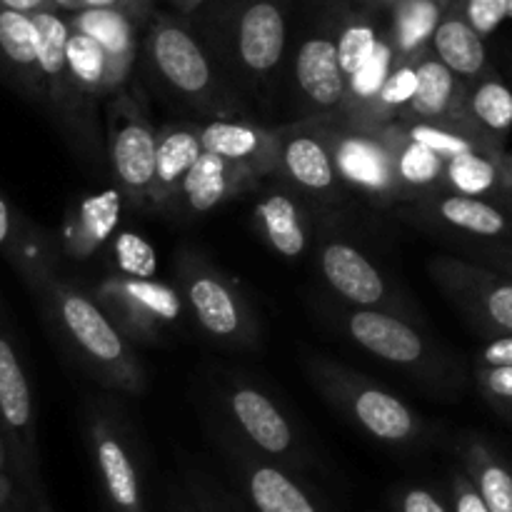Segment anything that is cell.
<instances>
[{
  "mask_svg": "<svg viewBox=\"0 0 512 512\" xmlns=\"http://www.w3.org/2000/svg\"><path fill=\"white\" fill-rule=\"evenodd\" d=\"M283 0H228L200 35L230 90L258 95L275 85L288 58Z\"/></svg>",
  "mask_w": 512,
  "mask_h": 512,
  "instance_id": "obj_1",
  "label": "cell"
},
{
  "mask_svg": "<svg viewBox=\"0 0 512 512\" xmlns=\"http://www.w3.org/2000/svg\"><path fill=\"white\" fill-rule=\"evenodd\" d=\"M143 48L155 80H160L173 98L215 118L233 110V90L223 80L200 35L185 20L153 13Z\"/></svg>",
  "mask_w": 512,
  "mask_h": 512,
  "instance_id": "obj_2",
  "label": "cell"
},
{
  "mask_svg": "<svg viewBox=\"0 0 512 512\" xmlns=\"http://www.w3.org/2000/svg\"><path fill=\"white\" fill-rule=\"evenodd\" d=\"M50 295L60 328L93 370L95 378L105 388L118 393L143 395L145 370L135 355L133 343L105 313L98 298L63 283L50 285Z\"/></svg>",
  "mask_w": 512,
  "mask_h": 512,
  "instance_id": "obj_3",
  "label": "cell"
},
{
  "mask_svg": "<svg viewBox=\"0 0 512 512\" xmlns=\"http://www.w3.org/2000/svg\"><path fill=\"white\" fill-rule=\"evenodd\" d=\"M335 318L350 343L373 355L375 360H383L390 368L405 370L435 388L455 380L450 358L440 353L438 345L423 330H418L413 315L348 305Z\"/></svg>",
  "mask_w": 512,
  "mask_h": 512,
  "instance_id": "obj_4",
  "label": "cell"
},
{
  "mask_svg": "<svg viewBox=\"0 0 512 512\" xmlns=\"http://www.w3.org/2000/svg\"><path fill=\"white\" fill-rule=\"evenodd\" d=\"M305 370L320 395L373 438L383 443H408L418 438L420 418L415 410L375 380L323 355H308Z\"/></svg>",
  "mask_w": 512,
  "mask_h": 512,
  "instance_id": "obj_5",
  "label": "cell"
},
{
  "mask_svg": "<svg viewBox=\"0 0 512 512\" xmlns=\"http://www.w3.org/2000/svg\"><path fill=\"white\" fill-rule=\"evenodd\" d=\"M175 283L203 333L233 348L258 343V320L238 285L203 255L183 250L175 260Z\"/></svg>",
  "mask_w": 512,
  "mask_h": 512,
  "instance_id": "obj_6",
  "label": "cell"
},
{
  "mask_svg": "<svg viewBox=\"0 0 512 512\" xmlns=\"http://www.w3.org/2000/svg\"><path fill=\"white\" fill-rule=\"evenodd\" d=\"M318 120L345 188L355 190L373 205L403 203L385 125L353 123L340 115Z\"/></svg>",
  "mask_w": 512,
  "mask_h": 512,
  "instance_id": "obj_7",
  "label": "cell"
},
{
  "mask_svg": "<svg viewBox=\"0 0 512 512\" xmlns=\"http://www.w3.org/2000/svg\"><path fill=\"white\" fill-rule=\"evenodd\" d=\"M158 130L133 93L120 88L108 100V160L115 188L133 210L150 208Z\"/></svg>",
  "mask_w": 512,
  "mask_h": 512,
  "instance_id": "obj_8",
  "label": "cell"
},
{
  "mask_svg": "<svg viewBox=\"0 0 512 512\" xmlns=\"http://www.w3.org/2000/svg\"><path fill=\"white\" fill-rule=\"evenodd\" d=\"M95 298L130 343H155L188 313L180 290L160 278L110 273Z\"/></svg>",
  "mask_w": 512,
  "mask_h": 512,
  "instance_id": "obj_9",
  "label": "cell"
},
{
  "mask_svg": "<svg viewBox=\"0 0 512 512\" xmlns=\"http://www.w3.org/2000/svg\"><path fill=\"white\" fill-rule=\"evenodd\" d=\"M430 275L443 293L478 325L483 333L512 335V280L488 265L440 255L428 263Z\"/></svg>",
  "mask_w": 512,
  "mask_h": 512,
  "instance_id": "obj_10",
  "label": "cell"
},
{
  "mask_svg": "<svg viewBox=\"0 0 512 512\" xmlns=\"http://www.w3.org/2000/svg\"><path fill=\"white\" fill-rule=\"evenodd\" d=\"M295 193L318 203H335L345 185L318 118L278 128V173Z\"/></svg>",
  "mask_w": 512,
  "mask_h": 512,
  "instance_id": "obj_11",
  "label": "cell"
},
{
  "mask_svg": "<svg viewBox=\"0 0 512 512\" xmlns=\"http://www.w3.org/2000/svg\"><path fill=\"white\" fill-rule=\"evenodd\" d=\"M293 78L308 110L305 118H328L343 113L348 100V80L340 65L335 15L320 20L300 40L293 55Z\"/></svg>",
  "mask_w": 512,
  "mask_h": 512,
  "instance_id": "obj_12",
  "label": "cell"
},
{
  "mask_svg": "<svg viewBox=\"0 0 512 512\" xmlns=\"http://www.w3.org/2000/svg\"><path fill=\"white\" fill-rule=\"evenodd\" d=\"M318 268L335 298L353 308H380L405 313V300L388 275L350 240L328 235L320 240Z\"/></svg>",
  "mask_w": 512,
  "mask_h": 512,
  "instance_id": "obj_13",
  "label": "cell"
},
{
  "mask_svg": "<svg viewBox=\"0 0 512 512\" xmlns=\"http://www.w3.org/2000/svg\"><path fill=\"white\" fill-rule=\"evenodd\" d=\"M223 405L240 433L268 455H288L298 443L295 425L278 400L245 378H230L223 388Z\"/></svg>",
  "mask_w": 512,
  "mask_h": 512,
  "instance_id": "obj_14",
  "label": "cell"
},
{
  "mask_svg": "<svg viewBox=\"0 0 512 512\" xmlns=\"http://www.w3.org/2000/svg\"><path fill=\"white\" fill-rule=\"evenodd\" d=\"M415 68H418V93L405 110L403 120L458 125L475 133L468 115V80L455 75L430 48L415 60Z\"/></svg>",
  "mask_w": 512,
  "mask_h": 512,
  "instance_id": "obj_15",
  "label": "cell"
},
{
  "mask_svg": "<svg viewBox=\"0 0 512 512\" xmlns=\"http://www.w3.org/2000/svg\"><path fill=\"white\" fill-rule=\"evenodd\" d=\"M413 205L420 218L450 233L483 240H500L512 235L510 215L488 198H473V195L438 188L415 200Z\"/></svg>",
  "mask_w": 512,
  "mask_h": 512,
  "instance_id": "obj_16",
  "label": "cell"
},
{
  "mask_svg": "<svg viewBox=\"0 0 512 512\" xmlns=\"http://www.w3.org/2000/svg\"><path fill=\"white\" fill-rule=\"evenodd\" d=\"M255 183L258 175L253 170L205 150L180 188L173 215H185V218L208 215L228 200L248 193Z\"/></svg>",
  "mask_w": 512,
  "mask_h": 512,
  "instance_id": "obj_17",
  "label": "cell"
},
{
  "mask_svg": "<svg viewBox=\"0 0 512 512\" xmlns=\"http://www.w3.org/2000/svg\"><path fill=\"white\" fill-rule=\"evenodd\" d=\"M200 133L205 150L245 165L258 178L278 173V128L223 115L200 125Z\"/></svg>",
  "mask_w": 512,
  "mask_h": 512,
  "instance_id": "obj_18",
  "label": "cell"
},
{
  "mask_svg": "<svg viewBox=\"0 0 512 512\" xmlns=\"http://www.w3.org/2000/svg\"><path fill=\"white\" fill-rule=\"evenodd\" d=\"M205 153L198 123H168L158 130V158H155L150 208L173 215L175 200L185 178Z\"/></svg>",
  "mask_w": 512,
  "mask_h": 512,
  "instance_id": "obj_19",
  "label": "cell"
},
{
  "mask_svg": "<svg viewBox=\"0 0 512 512\" xmlns=\"http://www.w3.org/2000/svg\"><path fill=\"white\" fill-rule=\"evenodd\" d=\"M68 23L70 28L90 35L103 48L105 58H108L110 83L118 93L138 60V33L143 23L118 8H80L75 13H68Z\"/></svg>",
  "mask_w": 512,
  "mask_h": 512,
  "instance_id": "obj_20",
  "label": "cell"
},
{
  "mask_svg": "<svg viewBox=\"0 0 512 512\" xmlns=\"http://www.w3.org/2000/svg\"><path fill=\"white\" fill-rule=\"evenodd\" d=\"M253 223L260 238L285 260L303 258L310 245V213L290 188H270L253 208Z\"/></svg>",
  "mask_w": 512,
  "mask_h": 512,
  "instance_id": "obj_21",
  "label": "cell"
},
{
  "mask_svg": "<svg viewBox=\"0 0 512 512\" xmlns=\"http://www.w3.org/2000/svg\"><path fill=\"white\" fill-rule=\"evenodd\" d=\"M385 133L393 148L395 175H398L403 203H415L423 195L445 188V158L438 150L413 138L403 120L385 123Z\"/></svg>",
  "mask_w": 512,
  "mask_h": 512,
  "instance_id": "obj_22",
  "label": "cell"
},
{
  "mask_svg": "<svg viewBox=\"0 0 512 512\" xmlns=\"http://www.w3.org/2000/svg\"><path fill=\"white\" fill-rule=\"evenodd\" d=\"M453 0H390L383 5L385 33L400 60H418Z\"/></svg>",
  "mask_w": 512,
  "mask_h": 512,
  "instance_id": "obj_23",
  "label": "cell"
},
{
  "mask_svg": "<svg viewBox=\"0 0 512 512\" xmlns=\"http://www.w3.org/2000/svg\"><path fill=\"white\" fill-rule=\"evenodd\" d=\"M125 198L118 188L103 190L78 205V213L68 220L63 235L65 248L73 258H90L95 250L103 248L118 233L120 213Z\"/></svg>",
  "mask_w": 512,
  "mask_h": 512,
  "instance_id": "obj_24",
  "label": "cell"
},
{
  "mask_svg": "<svg viewBox=\"0 0 512 512\" xmlns=\"http://www.w3.org/2000/svg\"><path fill=\"white\" fill-rule=\"evenodd\" d=\"M430 50L463 80H475L488 73V50H485V38L463 18L455 0L445 10L443 20L435 28Z\"/></svg>",
  "mask_w": 512,
  "mask_h": 512,
  "instance_id": "obj_25",
  "label": "cell"
},
{
  "mask_svg": "<svg viewBox=\"0 0 512 512\" xmlns=\"http://www.w3.org/2000/svg\"><path fill=\"white\" fill-rule=\"evenodd\" d=\"M35 28H38V70H40V90L65 110L68 105V38L70 23L68 18L55 8L33 13Z\"/></svg>",
  "mask_w": 512,
  "mask_h": 512,
  "instance_id": "obj_26",
  "label": "cell"
},
{
  "mask_svg": "<svg viewBox=\"0 0 512 512\" xmlns=\"http://www.w3.org/2000/svg\"><path fill=\"white\" fill-rule=\"evenodd\" d=\"M468 115L480 138L505 148L512 133V88L493 68L468 83Z\"/></svg>",
  "mask_w": 512,
  "mask_h": 512,
  "instance_id": "obj_27",
  "label": "cell"
},
{
  "mask_svg": "<svg viewBox=\"0 0 512 512\" xmlns=\"http://www.w3.org/2000/svg\"><path fill=\"white\" fill-rule=\"evenodd\" d=\"M93 440L100 473H103L105 488H108L110 498L125 510L138 508V473H135L133 460H130L123 440H120L118 423H115L113 418H95Z\"/></svg>",
  "mask_w": 512,
  "mask_h": 512,
  "instance_id": "obj_28",
  "label": "cell"
},
{
  "mask_svg": "<svg viewBox=\"0 0 512 512\" xmlns=\"http://www.w3.org/2000/svg\"><path fill=\"white\" fill-rule=\"evenodd\" d=\"M505 148H480L455 155L445 163V188L473 198H500L505 203L503 160Z\"/></svg>",
  "mask_w": 512,
  "mask_h": 512,
  "instance_id": "obj_29",
  "label": "cell"
},
{
  "mask_svg": "<svg viewBox=\"0 0 512 512\" xmlns=\"http://www.w3.org/2000/svg\"><path fill=\"white\" fill-rule=\"evenodd\" d=\"M0 55L18 70L20 78L40 90L38 28L33 15L0 5Z\"/></svg>",
  "mask_w": 512,
  "mask_h": 512,
  "instance_id": "obj_30",
  "label": "cell"
},
{
  "mask_svg": "<svg viewBox=\"0 0 512 512\" xmlns=\"http://www.w3.org/2000/svg\"><path fill=\"white\" fill-rule=\"evenodd\" d=\"M0 415L15 433H23L33 418L28 380H25L13 345L5 338H0Z\"/></svg>",
  "mask_w": 512,
  "mask_h": 512,
  "instance_id": "obj_31",
  "label": "cell"
},
{
  "mask_svg": "<svg viewBox=\"0 0 512 512\" xmlns=\"http://www.w3.org/2000/svg\"><path fill=\"white\" fill-rule=\"evenodd\" d=\"M250 495L260 512H315L303 490L273 465H258L253 470Z\"/></svg>",
  "mask_w": 512,
  "mask_h": 512,
  "instance_id": "obj_32",
  "label": "cell"
},
{
  "mask_svg": "<svg viewBox=\"0 0 512 512\" xmlns=\"http://www.w3.org/2000/svg\"><path fill=\"white\" fill-rule=\"evenodd\" d=\"M415 93H418V68H415V60H400L393 68V73L385 78L383 88H380L378 98H375L363 125H385L393 123V120H403Z\"/></svg>",
  "mask_w": 512,
  "mask_h": 512,
  "instance_id": "obj_33",
  "label": "cell"
},
{
  "mask_svg": "<svg viewBox=\"0 0 512 512\" xmlns=\"http://www.w3.org/2000/svg\"><path fill=\"white\" fill-rule=\"evenodd\" d=\"M470 465L475 470V485L490 512H512V473L490 453L485 445H470Z\"/></svg>",
  "mask_w": 512,
  "mask_h": 512,
  "instance_id": "obj_34",
  "label": "cell"
},
{
  "mask_svg": "<svg viewBox=\"0 0 512 512\" xmlns=\"http://www.w3.org/2000/svg\"><path fill=\"white\" fill-rule=\"evenodd\" d=\"M408 133L413 138L423 140L425 145H430L433 150H438L440 155L448 163L455 155L470 153V150L480 148H495L488 140H483L480 135H475L473 130L458 128V125H440V123H425V120H403Z\"/></svg>",
  "mask_w": 512,
  "mask_h": 512,
  "instance_id": "obj_35",
  "label": "cell"
},
{
  "mask_svg": "<svg viewBox=\"0 0 512 512\" xmlns=\"http://www.w3.org/2000/svg\"><path fill=\"white\" fill-rule=\"evenodd\" d=\"M110 263L113 273L133 275V278H158V253L153 245L138 233L118 230L110 240Z\"/></svg>",
  "mask_w": 512,
  "mask_h": 512,
  "instance_id": "obj_36",
  "label": "cell"
},
{
  "mask_svg": "<svg viewBox=\"0 0 512 512\" xmlns=\"http://www.w3.org/2000/svg\"><path fill=\"white\" fill-rule=\"evenodd\" d=\"M475 385L485 403L512 423V368H493V365H475Z\"/></svg>",
  "mask_w": 512,
  "mask_h": 512,
  "instance_id": "obj_37",
  "label": "cell"
},
{
  "mask_svg": "<svg viewBox=\"0 0 512 512\" xmlns=\"http://www.w3.org/2000/svg\"><path fill=\"white\" fill-rule=\"evenodd\" d=\"M455 5L483 38L493 35L508 20V0H455Z\"/></svg>",
  "mask_w": 512,
  "mask_h": 512,
  "instance_id": "obj_38",
  "label": "cell"
},
{
  "mask_svg": "<svg viewBox=\"0 0 512 512\" xmlns=\"http://www.w3.org/2000/svg\"><path fill=\"white\" fill-rule=\"evenodd\" d=\"M475 365H493V368H512V335L490 338L475 353Z\"/></svg>",
  "mask_w": 512,
  "mask_h": 512,
  "instance_id": "obj_39",
  "label": "cell"
},
{
  "mask_svg": "<svg viewBox=\"0 0 512 512\" xmlns=\"http://www.w3.org/2000/svg\"><path fill=\"white\" fill-rule=\"evenodd\" d=\"M83 5L85 8H118L123 13L133 15L143 25H148L155 0H83Z\"/></svg>",
  "mask_w": 512,
  "mask_h": 512,
  "instance_id": "obj_40",
  "label": "cell"
},
{
  "mask_svg": "<svg viewBox=\"0 0 512 512\" xmlns=\"http://www.w3.org/2000/svg\"><path fill=\"white\" fill-rule=\"evenodd\" d=\"M480 265H488V268L498 270V273L508 275L512 280V248H505V245H490V248H483L475 253Z\"/></svg>",
  "mask_w": 512,
  "mask_h": 512,
  "instance_id": "obj_41",
  "label": "cell"
},
{
  "mask_svg": "<svg viewBox=\"0 0 512 512\" xmlns=\"http://www.w3.org/2000/svg\"><path fill=\"white\" fill-rule=\"evenodd\" d=\"M403 510L405 512H445L443 505H440L433 495L425 493V490H413V493L405 495Z\"/></svg>",
  "mask_w": 512,
  "mask_h": 512,
  "instance_id": "obj_42",
  "label": "cell"
},
{
  "mask_svg": "<svg viewBox=\"0 0 512 512\" xmlns=\"http://www.w3.org/2000/svg\"><path fill=\"white\" fill-rule=\"evenodd\" d=\"M458 512H490L488 503L483 500V495L473 488H460L458 495Z\"/></svg>",
  "mask_w": 512,
  "mask_h": 512,
  "instance_id": "obj_43",
  "label": "cell"
},
{
  "mask_svg": "<svg viewBox=\"0 0 512 512\" xmlns=\"http://www.w3.org/2000/svg\"><path fill=\"white\" fill-rule=\"evenodd\" d=\"M0 5H3V8H10V10H20V13H28V15L53 8V3H50V0H0Z\"/></svg>",
  "mask_w": 512,
  "mask_h": 512,
  "instance_id": "obj_44",
  "label": "cell"
},
{
  "mask_svg": "<svg viewBox=\"0 0 512 512\" xmlns=\"http://www.w3.org/2000/svg\"><path fill=\"white\" fill-rule=\"evenodd\" d=\"M165 3H168L178 15H193L198 13L208 0H165Z\"/></svg>",
  "mask_w": 512,
  "mask_h": 512,
  "instance_id": "obj_45",
  "label": "cell"
},
{
  "mask_svg": "<svg viewBox=\"0 0 512 512\" xmlns=\"http://www.w3.org/2000/svg\"><path fill=\"white\" fill-rule=\"evenodd\" d=\"M500 165H503V185H505V203L512 208V153L505 150L503 153V160H500Z\"/></svg>",
  "mask_w": 512,
  "mask_h": 512,
  "instance_id": "obj_46",
  "label": "cell"
},
{
  "mask_svg": "<svg viewBox=\"0 0 512 512\" xmlns=\"http://www.w3.org/2000/svg\"><path fill=\"white\" fill-rule=\"evenodd\" d=\"M8 235H10V213H8V205L0 200V245L8 240Z\"/></svg>",
  "mask_w": 512,
  "mask_h": 512,
  "instance_id": "obj_47",
  "label": "cell"
},
{
  "mask_svg": "<svg viewBox=\"0 0 512 512\" xmlns=\"http://www.w3.org/2000/svg\"><path fill=\"white\" fill-rule=\"evenodd\" d=\"M50 3H53V8L65 10V13H75V10L85 8L83 0H50Z\"/></svg>",
  "mask_w": 512,
  "mask_h": 512,
  "instance_id": "obj_48",
  "label": "cell"
},
{
  "mask_svg": "<svg viewBox=\"0 0 512 512\" xmlns=\"http://www.w3.org/2000/svg\"><path fill=\"white\" fill-rule=\"evenodd\" d=\"M360 5H370V8H383V5H388L390 0H358Z\"/></svg>",
  "mask_w": 512,
  "mask_h": 512,
  "instance_id": "obj_49",
  "label": "cell"
},
{
  "mask_svg": "<svg viewBox=\"0 0 512 512\" xmlns=\"http://www.w3.org/2000/svg\"><path fill=\"white\" fill-rule=\"evenodd\" d=\"M508 20H512V0H508Z\"/></svg>",
  "mask_w": 512,
  "mask_h": 512,
  "instance_id": "obj_50",
  "label": "cell"
}]
</instances>
